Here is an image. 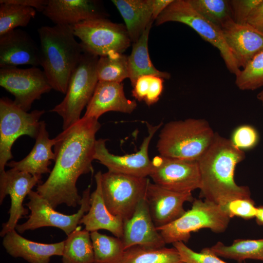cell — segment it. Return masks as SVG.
Segmentation results:
<instances>
[{
  "label": "cell",
  "mask_w": 263,
  "mask_h": 263,
  "mask_svg": "<svg viewBox=\"0 0 263 263\" xmlns=\"http://www.w3.org/2000/svg\"><path fill=\"white\" fill-rule=\"evenodd\" d=\"M188 0L198 13L221 29L227 21L233 19L229 0Z\"/></svg>",
  "instance_id": "obj_33"
},
{
  "label": "cell",
  "mask_w": 263,
  "mask_h": 263,
  "mask_svg": "<svg viewBox=\"0 0 263 263\" xmlns=\"http://www.w3.org/2000/svg\"><path fill=\"white\" fill-rule=\"evenodd\" d=\"M245 157L244 152L230 139L216 132L197 161L201 178L200 198L220 206L235 199L251 198L249 188L238 185L234 180L235 168Z\"/></svg>",
  "instance_id": "obj_2"
},
{
  "label": "cell",
  "mask_w": 263,
  "mask_h": 263,
  "mask_svg": "<svg viewBox=\"0 0 263 263\" xmlns=\"http://www.w3.org/2000/svg\"><path fill=\"white\" fill-rule=\"evenodd\" d=\"M255 219L258 225H263V206H260L257 207V212Z\"/></svg>",
  "instance_id": "obj_44"
},
{
  "label": "cell",
  "mask_w": 263,
  "mask_h": 263,
  "mask_svg": "<svg viewBox=\"0 0 263 263\" xmlns=\"http://www.w3.org/2000/svg\"><path fill=\"white\" fill-rule=\"evenodd\" d=\"M72 27L83 51L99 57L114 53L123 54L131 45L125 26L106 18L83 21Z\"/></svg>",
  "instance_id": "obj_8"
},
{
  "label": "cell",
  "mask_w": 263,
  "mask_h": 263,
  "mask_svg": "<svg viewBox=\"0 0 263 263\" xmlns=\"http://www.w3.org/2000/svg\"><path fill=\"white\" fill-rule=\"evenodd\" d=\"M136 107L135 100L125 96L123 83L98 81L83 116L98 119L111 111L131 113Z\"/></svg>",
  "instance_id": "obj_21"
},
{
  "label": "cell",
  "mask_w": 263,
  "mask_h": 263,
  "mask_svg": "<svg viewBox=\"0 0 263 263\" xmlns=\"http://www.w3.org/2000/svg\"><path fill=\"white\" fill-rule=\"evenodd\" d=\"M93 244L94 263H120L125 249L121 239L99 233H90Z\"/></svg>",
  "instance_id": "obj_30"
},
{
  "label": "cell",
  "mask_w": 263,
  "mask_h": 263,
  "mask_svg": "<svg viewBox=\"0 0 263 263\" xmlns=\"http://www.w3.org/2000/svg\"><path fill=\"white\" fill-rule=\"evenodd\" d=\"M41 177L14 169L0 173V204H2L6 195H9L11 199L9 217L2 224L0 232L1 237L16 229L19 220L28 213V209L23 207V200L40 182Z\"/></svg>",
  "instance_id": "obj_15"
},
{
  "label": "cell",
  "mask_w": 263,
  "mask_h": 263,
  "mask_svg": "<svg viewBox=\"0 0 263 263\" xmlns=\"http://www.w3.org/2000/svg\"><path fill=\"white\" fill-rule=\"evenodd\" d=\"M35 139L33 148L25 157L19 161L9 162L7 166L33 175L41 176L50 173L51 170L49 166L51 164V161L55 159V154L52 150L55 139L49 137L44 121H40L38 133Z\"/></svg>",
  "instance_id": "obj_24"
},
{
  "label": "cell",
  "mask_w": 263,
  "mask_h": 263,
  "mask_svg": "<svg viewBox=\"0 0 263 263\" xmlns=\"http://www.w3.org/2000/svg\"><path fill=\"white\" fill-rule=\"evenodd\" d=\"M155 21L156 25L174 21L189 26L218 49L230 73L236 75L240 72L241 69L224 39L222 30L198 13L188 0H173Z\"/></svg>",
  "instance_id": "obj_7"
},
{
  "label": "cell",
  "mask_w": 263,
  "mask_h": 263,
  "mask_svg": "<svg viewBox=\"0 0 263 263\" xmlns=\"http://www.w3.org/2000/svg\"><path fill=\"white\" fill-rule=\"evenodd\" d=\"M221 30L240 69L263 51V33L249 24H238L230 19L222 26Z\"/></svg>",
  "instance_id": "obj_20"
},
{
  "label": "cell",
  "mask_w": 263,
  "mask_h": 263,
  "mask_svg": "<svg viewBox=\"0 0 263 263\" xmlns=\"http://www.w3.org/2000/svg\"><path fill=\"white\" fill-rule=\"evenodd\" d=\"M36 10L32 8L0 0V36L17 29L25 27L34 18Z\"/></svg>",
  "instance_id": "obj_32"
},
{
  "label": "cell",
  "mask_w": 263,
  "mask_h": 263,
  "mask_svg": "<svg viewBox=\"0 0 263 263\" xmlns=\"http://www.w3.org/2000/svg\"><path fill=\"white\" fill-rule=\"evenodd\" d=\"M40 65L39 47L29 34L15 29L0 36V68Z\"/></svg>",
  "instance_id": "obj_18"
},
{
  "label": "cell",
  "mask_w": 263,
  "mask_h": 263,
  "mask_svg": "<svg viewBox=\"0 0 263 263\" xmlns=\"http://www.w3.org/2000/svg\"><path fill=\"white\" fill-rule=\"evenodd\" d=\"M64 242L62 263H94V249L89 231L77 227Z\"/></svg>",
  "instance_id": "obj_27"
},
{
  "label": "cell",
  "mask_w": 263,
  "mask_h": 263,
  "mask_svg": "<svg viewBox=\"0 0 263 263\" xmlns=\"http://www.w3.org/2000/svg\"><path fill=\"white\" fill-rule=\"evenodd\" d=\"M44 110L26 112L6 97L0 99V173L4 172L13 158L11 149L16 140L22 135L36 139L40 127L39 119Z\"/></svg>",
  "instance_id": "obj_9"
},
{
  "label": "cell",
  "mask_w": 263,
  "mask_h": 263,
  "mask_svg": "<svg viewBox=\"0 0 263 263\" xmlns=\"http://www.w3.org/2000/svg\"><path fill=\"white\" fill-rule=\"evenodd\" d=\"M257 97L258 99L261 102L263 106V90L258 94L257 95Z\"/></svg>",
  "instance_id": "obj_45"
},
{
  "label": "cell",
  "mask_w": 263,
  "mask_h": 263,
  "mask_svg": "<svg viewBox=\"0 0 263 263\" xmlns=\"http://www.w3.org/2000/svg\"><path fill=\"white\" fill-rule=\"evenodd\" d=\"M0 86L13 95L15 104L26 112L52 89L43 71L37 67L0 68Z\"/></svg>",
  "instance_id": "obj_12"
},
{
  "label": "cell",
  "mask_w": 263,
  "mask_h": 263,
  "mask_svg": "<svg viewBox=\"0 0 263 263\" xmlns=\"http://www.w3.org/2000/svg\"><path fill=\"white\" fill-rule=\"evenodd\" d=\"M7 2L32 7L39 12H42L48 0H5Z\"/></svg>",
  "instance_id": "obj_42"
},
{
  "label": "cell",
  "mask_w": 263,
  "mask_h": 263,
  "mask_svg": "<svg viewBox=\"0 0 263 263\" xmlns=\"http://www.w3.org/2000/svg\"><path fill=\"white\" fill-rule=\"evenodd\" d=\"M246 23L263 33V0L251 13Z\"/></svg>",
  "instance_id": "obj_41"
},
{
  "label": "cell",
  "mask_w": 263,
  "mask_h": 263,
  "mask_svg": "<svg viewBox=\"0 0 263 263\" xmlns=\"http://www.w3.org/2000/svg\"><path fill=\"white\" fill-rule=\"evenodd\" d=\"M112 2L125 21L131 42H135L153 21L152 0H112Z\"/></svg>",
  "instance_id": "obj_25"
},
{
  "label": "cell",
  "mask_w": 263,
  "mask_h": 263,
  "mask_svg": "<svg viewBox=\"0 0 263 263\" xmlns=\"http://www.w3.org/2000/svg\"><path fill=\"white\" fill-rule=\"evenodd\" d=\"M149 179L108 171L102 174L101 188L105 205L123 221L130 218L145 198Z\"/></svg>",
  "instance_id": "obj_10"
},
{
  "label": "cell",
  "mask_w": 263,
  "mask_h": 263,
  "mask_svg": "<svg viewBox=\"0 0 263 263\" xmlns=\"http://www.w3.org/2000/svg\"><path fill=\"white\" fill-rule=\"evenodd\" d=\"M149 176L155 184L175 192H191L201 187V174L197 161L159 155L151 160Z\"/></svg>",
  "instance_id": "obj_13"
},
{
  "label": "cell",
  "mask_w": 263,
  "mask_h": 263,
  "mask_svg": "<svg viewBox=\"0 0 263 263\" xmlns=\"http://www.w3.org/2000/svg\"><path fill=\"white\" fill-rule=\"evenodd\" d=\"M215 133L204 119L171 121L161 130L157 150L164 157L198 161L211 145Z\"/></svg>",
  "instance_id": "obj_4"
},
{
  "label": "cell",
  "mask_w": 263,
  "mask_h": 263,
  "mask_svg": "<svg viewBox=\"0 0 263 263\" xmlns=\"http://www.w3.org/2000/svg\"><path fill=\"white\" fill-rule=\"evenodd\" d=\"M100 126L98 119L82 116L55 138L54 166L36 191L54 208L63 204L80 205L76 182L81 175L93 171L95 136Z\"/></svg>",
  "instance_id": "obj_1"
},
{
  "label": "cell",
  "mask_w": 263,
  "mask_h": 263,
  "mask_svg": "<svg viewBox=\"0 0 263 263\" xmlns=\"http://www.w3.org/2000/svg\"><path fill=\"white\" fill-rule=\"evenodd\" d=\"M64 243L35 242L22 237L16 229L8 232L2 240V245L10 256L22 258L29 263H49L51 257L62 256Z\"/></svg>",
  "instance_id": "obj_22"
},
{
  "label": "cell",
  "mask_w": 263,
  "mask_h": 263,
  "mask_svg": "<svg viewBox=\"0 0 263 263\" xmlns=\"http://www.w3.org/2000/svg\"><path fill=\"white\" fill-rule=\"evenodd\" d=\"M99 57L84 52L70 78L65 96L51 111L61 117L62 129L76 123L91 99L98 81L96 64Z\"/></svg>",
  "instance_id": "obj_5"
},
{
  "label": "cell",
  "mask_w": 263,
  "mask_h": 263,
  "mask_svg": "<svg viewBox=\"0 0 263 263\" xmlns=\"http://www.w3.org/2000/svg\"><path fill=\"white\" fill-rule=\"evenodd\" d=\"M210 248L219 257L239 262L247 259L263 262V239H237L229 245L217 242Z\"/></svg>",
  "instance_id": "obj_28"
},
{
  "label": "cell",
  "mask_w": 263,
  "mask_h": 263,
  "mask_svg": "<svg viewBox=\"0 0 263 263\" xmlns=\"http://www.w3.org/2000/svg\"><path fill=\"white\" fill-rule=\"evenodd\" d=\"M120 263H184L175 247L151 248L139 245L126 249Z\"/></svg>",
  "instance_id": "obj_29"
},
{
  "label": "cell",
  "mask_w": 263,
  "mask_h": 263,
  "mask_svg": "<svg viewBox=\"0 0 263 263\" xmlns=\"http://www.w3.org/2000/svg\"><path fill=\"white\" fill-rule=\"evenodd\" d=\"M40 65L52 89L65 94L71 75L84 53L72 26H42L38 30Z\"/></svg>",
  "instance_id": "obj_3"
},
{
  "label": "cell",
  "mask_w": 263,
  "mask_h": 263,
  "mask_svg": "<svg viewBox=\"0 0 263 263\" xmlns=\"http://www.w3.org/2000/svg\"><path fill=\"white\" fill-rule=\"evenodd\" d=\"M221 207L230 218L238 217L249 220L255 218L257 212V207L251 198L235 199Z\"/></svg>",
  "instance_id": "obj_36"
},
{
  "label": "cell",
  "mask_w": 263,
  "mask_h": 263,
  "mask_svg": "<svg viewBox=\"0 0 263 263\" xmlns=\"http://www.w3.org/2000/svg\"><path fill=\"white\" fill-rule=\"evenodd\" d=\"M121 239L125 250L136 245L151 248L165 247L166 244L153 222L145 198L140 201L132 217L123 221Z\"/></svg>",
  "instance_id": "obj_17"
},
{
  "label": "cell",
  "mask_w": 263,
  "mask_h": 263,
  "mask_svg": "<svg viewBox=\"0 0 263 263\" xmlns=\"http://www.w3.org/2000/svg\"><path fill=\"white\" fill-rule=\"evenodd\" d=\"M102 174L99 171L95 175L96 188L91 194L90 207L88 213L81 218L80 224H83L85 229L90 232L104 229L121 239L123 220L112 214L105 205L101 188Z\"/></svg>",
  "instance_id": "obj_23"
},
{
  "label": "cell",
  "mask_w": 263,
  "mask_h": 263,
  "mask_svg": "<svg viewBox=\"0 0 263 263\" xmlns=\"http://www.w3.org/2000/svg\"><path fill=\"white\" fill-rule=\"evenodd\" d=\"M152 23L147 26L139 39L133 43L131 54L128 56L129 78L132 87L137 79L143 75H155L167 79L170 77L169 73L157 70L150 59L148 39Z\"/></svg>",
  "instance_id": "obj_26"
},
{
  "label": "cell",
  "mask_w": 263,
  "mask_h": 263,
  "mask_svg": "<svg viewBox=\"0 0 263 263\" xmlns=\"http://www.w3.org/2000/svg\"><path fill=\"white\" fill-rule=\"evenodd\" d=\"M173 0H152V19L154 21Z\"/></svg>",
  "instance_id": "obj_43"
},
{
  "label": "cell",
  "mask_w": 263,
  "mask_h": 263,
  "mask_svg": "<svg viewBox=\"0 0 263 263\" xmlns=\"http://www.w3.org/2000/svg\"><path fill=\"white\" fill-rule=\"evenodd\" d=\"M162 123L153 126L146 123L148 135L143 140L140 149L136 152L117 155L109 152L106 146L107 139L96 140L94 160L105 166L109 171L141 177L149 176L151 169V161L149 157L150 142Z\"/></svg>",
  "instance_id": "obj_14"
},
{
  "label": "cell",
  "mask_w": 263,
  "mask_h": 263,
  "mask_svg": "<svg viewBox=\"0 0 263 263\" xmlns=\"http://www.w3.org/2000/svg\"><path fill=\"white\" fill-rule=\"evenodd\" d=\"M241 90H255L263 86V51L255 56L236 75Z\"/></svg>",
  "instance_id": "obj_34"
},
{
  "label": "cell",
  "mask_w": 263,
  "mask_h": 263,
  "mask_svg": "<svg viewBox=\"0 0 263 263\" xmlns=\"http://www.w3.org/2000/svg\"><path fill=\"white\" fill-rule=\"evenodd\" d=\"M151 76H141L135 82L133 87L132 95L138 101L145 100L149 90Z\"/></svg>",
  "instance_id": "obj_40"
},
{
  "label": "cell",
  "mask_w": 263,
  "mask_h": 263,
  "mask_svg": "<svg viewBox=\"0 0 263 263\" xmlns=\"http://www.w3.org/2000/svg\"><path fill=\"white\" fill-rule=\"evenodd\" d=\"M163 82L164 78L157 76H151L149 90L144 100L148 106H151L158 101L163 92Z\"/></svg>",
  "instance_id": "obj_39"
},
{
  "label": "cell",
  "mask_w": 263,
  "mask_h": 263,
  "mask_svg": "<svg viewBox=\"0 0 263 263\" xmlns=\"http://www.w3.org/2000/svg\"><path fill=\"white\" fill-rule=\"evenodd\" d=\"M230 140L236 148L244 151L253 149L257 145L259 136L253 127L243 125L234 130Z\"/></svg>",
  "instance_id": "obj_37"
},
{
  "label": "cell",
  "mask_w": 263,
  "mask_h": 263,
  "mask_svg": "<svg viewBox=\"0 0 263 263\" xmlns=\"http://www.w3.org/2000/svg\"><path fill=\"white\" fill-rule=\"evenodd\" d=\"M98 81L122 83L129 78L128 56L123 54L114 53L99 57L96 64Z\"/></svg>",
  "instance_id": "obj_31"
},
{
  "label": "cell",
  "mask_w": 263,
  "mask_h": 263,
  "mask_svg": "<svg viewBox=\"0 0 263 263\" xmlns=\"http://www.w3.org/2000/svg\"><path fill=\"white\" fill-rule=\"evenodd\" d=\"M90 196V186H89L83 191L77 212L66 215L56 210L37 191L31 190L28 195L29 201L26 204L31 211L30 215L25 223L18 224L15 229L18 233L22 234L27 230L51 226L61 229L68 236L77 227L82 217L89 211Z\"/></svg>",
  "instance_id": "obj_11"
},
{
  "label": "cell",
  "mask_w": 263,
  "mask_h": 263,
  "mask_svg": "<svg viewBox=\"0 0 263 263\" xmlns=\"http://www.w3.org/2000/svg\"><path fill=\"white\" fill-rule=\"evenodd\" d=\"M230 218L221 206L205 200L194 199L191 208L180 218L163 226L156 228L166 244L187 243L191 233L203 228L220 233L228 227Z\"/></svg>",
  "instance_id": "obj_6"
},
{
  "label": "cell",
  "mask_w": 263,
  "mask_h": 263,
  "mask_svg": "<svg viewBox=\"0 0 263 263\" xmlns=\"http://www.w3.org/2000/svg\"><path fill=\"white\" fill-rule=\"evenodd\" d=\"M184 263H227L221 260L210 248L205 247L200 252L193 251L182 242L172 244Z\"/></svg>",
  "instance_id": "obj_35"
},
{
  "label": "cell",
  "mask_w": 263,
  "mask_h": 263,
  "mask_svg": "<svg viewBox=\"0 0 263 263\" xmlns=\"http://www.w3.org/2000/svg\"><path fill=\"white\" fill-rule=\"evenodd\" d=\"M262 1V0H229L233 21L238 24H246L251 13Z\"/></svg>",
  "instance_id": "obj_38"
},
{
  "label": "cell",
  "mask_w": 263,
  "mask_h": 263,
  "mask_svg": "<svg viewBox=\"0 0 263 263\" xmlns=\"http://www.w3.org/2000/svg\"><path fill=\"white\" fill-rule=\"evenodd\" d=\"M145 199L156 228L167 225L186 212L184 204L194 199L191 192H178L163 188L149 181Z\"/></svg>",
  "instance_id": "obj_16"
},
{
  "label": "cell",
  "mask_w": 263,
  "mask_h": 263,
  "mask_svg": "<svg viewBox=\"0 0 263 263\" xmlns=\"http://www.w3.org/2000/svg\"><path fill=\"white\" fill-rule=\"evenodd\" d=\"M42 13L55 25L69 26L108 16L100 1L93 0H48Z\"/></svg>",
  "instance_id": "obj_19"
}]
</instances>
